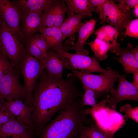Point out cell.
<instances>
[{
	"mask_svg": "<svg viewBox=\"0 0 138 138\" xmlns=\"http://www.w3.org/2000/svg\"><path fill=\"white\" fill-rule=\"evenodd\" d=\"M72 74L66 79L53 77L44 69L33 89L30 107L33 132L39 133L58 111L83 96Z\"/></svg>",
	"mask_w": 138,
	"mask_h": 138,
	"instance_id": "cell-1",
	"label": "cell"
},
{
	"mask_svg": "<svg viewBox=\"0 0 138 138\" xmlns=\"http://www.w3.org/2000/svg\"><path fill=\"white\" fill-rule=\"evenodd\" d=\"M81 99L60 111L57 116L45 125L39 133L40 138H75L78 137L80 124L87 121Z\"/></svg>",
	"mask_w": 138,
	"mask_h": 138,
	"instance_id": "cell-2",
	"label": "cell"
},
{
	"mask_svg": "<svg viewBox=\"0 0 138 138\" xmlns=\"http://www.w3.org/2000/svg\"><path fill=\"white\" fill-rule=\"evenodd\" d=\"M110 97L106 98L91 108L84 109V112L87 115L90 114L97 126L108 135L114 137L110 130H117L124 124V116L108 106L106 104Z\"/></svg>",
	"mask_w": 138,
	"mask_h": 138,
	"instance_id": "cell-3",
	"label": "cell"
},
{
	"mask_svg": "<svg viewBox=\"0 0 138 138\" xmlns=\"http://www.w3.org/2000/svg\"><path fill=\"white\" fill-rule=\"evenodd\" d=\"M0 51L19 73L20 62L26 54L24 46L1 17Z\"/></svg>",
	"mask_w": 138,
	"mask_h": 138,
	"instance_id": "cell-4",
	"label": "cell"
},
{
	"mask_svg": "<svg viewBox=\"0 0 138 138\" xmlns=\"http://www.w3.org/2000/svg\"><path fill=\"white\" fill-rule=\"evenodd\" d=\"M44 60L34 57L26 53L20 62L19 73L23 78L26 94L24 102L29 107L33 89L44 69Z\"/></svg>",
	"mask_w": 138,
	"mask_h": 138,
	"instance_id": "cell-5",
	"label": "cell"
},
{
	"mask_svg": "<svg viewBox=\"0 0 138 138\" xmlns=\"http://www.w3.org/2000/svg\"><path fill=\"white\" fill-rule=\"evenodd\" d=\"M81 82L83 88H87L98 92H110L120 75L118 72L95 75L72 68L69 69Z\"/></svg>",
	"mask_w": 138,
	"mask_h": 138,
	"instance_id": "cell-6",
	"label": "cell"
},
{
	"mask_svg": "<svg viewBox=\"0 0 138 138\" xmlns=\"http://www.w3.org/2000/svg\"><path fill=\"white\" fill-rule=\"evenodd\" d=\"M55 51L66 59L68 63V69L72 68L88 73L99 72L103 74H109L116 71L109 67L107 70L102 68L100 66L98 60L94 57L70 53L63 49Z\"/></svg>",
	"mask_w": 138,
	"mask_h": 138,
	"instance_id": "cell-7",
	"label": "cell"
},
{
	"mask_svg": "<svg viewBox=\"0 0 138 138\" xmlns=\"http://www.w3.org/2000/svg\"><path fill=\"white\" fill-rule=\"evenodd\" d=\"M19 74L14 69L5 74L0 79V97L5 101H25L26 91L19 79Z\"/></svg>",
	"mask_w": 138,
	"mask_h": 138,
	"instance_id": "cell-8",
	"label": "cell"
},
{
	"mask_svg": "<svg viewBox=\"0 0 138 138\" xmlns=\"http://www.w3.org/2000/svg\"><path fill=\"white\" fill-rule=\"evenodd\" d=\"M99 14L101 24L107 22L114 26L118 32L123 30L131 19V13L123 12L118 8L117 4L109 0H107L105 2Z\"/></svg>",
	"mask_w": 138,
	"mask_h": 138,
	"instance_id": "cell-9",
	"label": "cell"
},
{
	"mask_svg": "<svg viewBox=\"0 0 138 138\" xmlns=\"http://www.w3.org/2000/svg\"><path fill=\"white\" fill-rule=\"evenodd\" d=\"M118 79L117 87L111 90V95L107 105L113 110H115L117 105L122 101H138V89L127 79L126 76L120 75Z\"/></svg>",
	"mask_w": 138,
	"mask_h": 138,
	"instance_id": "cell-10",
	"label": "cell"
},
{
	"mask_svg": "<svg viewBox=\"0 0 138 138\" xmlns=\"http://www.w3.org/2000/svg\"><path fill=\"white\" fill-rule=\"evenodd\" d=\"M0 17L23 44L20 29L21 13L8 0H0Z\"/></svg>",
	"mask_w": 138,
	"mask_h": 138,
	"instance_id": "cell-11",
	"label": "cell"
},
{
	"mask_svg": "<svg viewBox=\"0 0 138 138\" xmlns=\"http://www.w3.org/2000/svg\"><path fill=\"white\" fill-rule=\"evenodd\" d=\"M67 11L64 0H53L42 13L43 27H60L65 19V14Z\"/></svg>",
	"mask_w": 138,
	"mask_h": 138,
	"instance_id": "cell-12",
	"label": "cell"
},
{
	"mask_svg": "<svg viewBox=\"0 0 138 138\" xmlns=\"http://www.w3.org/2000/svg\"><path fill=\"white\" fill-rule=\"evenodd\" d=\"M20 13V29L25 46L34 33L43 27L42 13L25 12Z\"/></svg>",
	"mask_w": 138,
	"mask_h": 138,
	"instance_id": "cell-13",
	"label": "cell"
},
{
	"mask_svg": "<svg viewBox=\"0 0 138 138\" xmlns=\"http://www.w3.org/2000/svg\"><path fill=\"white\" fill-rule=\"evenodd\" d=\"M33 132L31 128L15 119L0 128V138H33Z\"/></svg>",
	"mask_w": 138,
	"mask_h": 138,
	"instance_id": "cell-14",
	"label": "cell"
},
{
	"mask_svg": "<svg viewBox=\"0 0 138 138\" xmlns=\"http://www.w3.org/2000/svg\"><path fill=\"white\" fill-rule=\"evenodd\" d=\"M44 69L51 76H62L64 68H67L68 63L66 59L52 49H49L44 60Z\"/></svg>",
	"mask_w": 138,
	"mask_h": 138,
	"instance_id": "cell-15",
	"label": "cell"
},
{
	"mask_svg": "<svg viewBox=\"0 0 138 138\" xmlns=\"http://www.w3.org/2000/svg\"><path fill=\"white\" fill-rule=\"evenodd\" d=\"M5 103L16 120L30 127L33 130L31 119L32 110L29 106L23 100L18 99L5 101Z\"/></svg>",
	"mask_w": 138,
	"mask_h": 138,
	"instance_id": "cell-16",
	"label": "cell"
},
{
	"mask_svg": "<svg viewBox=\"0 0 138 138\" xmlns=\"http://www.w3.org/2000/svg\"><path fill=\"white\" fill-rule=\"evenodd\" d=\"M96 22L95 19H91L83 23L78 32V37L77 42L73 43L69 48L74 50L76 54L87 56L89 54V52L84 49V46L87 39L94 32Z\"/></svg>",
	"mask_w": 138,
	"mask_h": 138,
	"instance_id": "cell-17",
	"label": "cell"
},
{
	"mask_svg": "<svg viewBox=\"0 0 138 138\" xmlns=\"http://www.w3.org/2000/svg\"><path fill=\"white\" fill-rule=\"evenodd\" d=\"M110 51L120 56L119 57L113 58L122 65L126 73L133 74L138 72V61L130 53L129 48H123L119 46Z\"/></svg>",
	"mask_w": 138,
	"mask_h": 138,
	"instance_id": "cell-18",
	"label": "cell"
},
{
	"mask_svg": "<svg viewBox=\"0 0 138 138\" xmlns=\"http://www.w3.org/2000/svg\"><path fill=\"white\" fill-rule=\"evenodd\" d=\"M48 43L49 49L55 51L63 49L62 34L60 27H42L39 31Z\"/></svg>",
	"mask_w": 138,
	"mask_h": 138,
	"instance_id": "cell-19",
	"label": "cell"
},
{
	"mask_svg": "<svg viewBox=\"0 0 138 138\" xmlns=\"http://www.w3.org/2000/svg\"><path fill=\"white\" fill-rule=\"evenodd\" d=\"M53 0H15L12 3L20 12H32L42 13Z\"/></svg>",
	"mask_w": 138,
	"mask_h": 138,
	"instance_id": "cell-20",
	"label": "cell"
},
{
	"mask_svg": "<svg viewBox=\"0 0 138 138\" xmlns=\"http://www.w3.org/2000/svg\"><path fill=\"white\" fill-rule=\"evenodd\" d=\"M67 5L68 15L76 13L77 15L91 17L92 12L95 11V8L90 0H65Z\"/></svg>",
	"mask_w": 138,
	"mask_h": 138,
	"instance_id": "cell-21",
	"label": "cell"
},
{
	"mask_svg": "<svg viewBox=\"0 0 138 138\" xmlns=\"http://www.w3.org/2000/svg\"><path fill=\"white\" fill-rule=\"evenodd\" d=\"M68 15L60 27L62 34L63 41L67 37L73 35L78 32L83 24L82 20L85 17L74 14Z\"/></svg>",
	"mask_w": 138,
	"mask_h": 138,
	"instance_id": "cell-22",
	"label": "cell"
},
{
	"mask_svg": "<svg viewBox=\"0 0 138 138\" xmlns=\"http://www.w3.org/2000/svg\"><path fill=\"white\" fill-rule=\"evenodd\" d=\"M81 123L78 130V138H115L106 134L101 130L95 122L85 125Z\"/></svg>",
	"mask_w": 138,
	"mask_h": 138,
	"instance_id": "cell-23",
	"label": "cell"
},
{
	"mask_svg": "<svg viewBox=\"0 0 138 138\" xmlns=\"http://www.w3.org/2000/svg\"><path fill=\"white\" fill-rule=\"evenodd\" d=\"M87 44L90 47L94 53V56L98 60L102 61L106 59L109 51L119 47H115L112 44L101 40L97 37L93 41Z\"/></svg>",
	"mask_w": 138,
	"mask_h": 138,
	"instance_id": "cell-24",
	"label": "cell"
},
{
	"mask_svg": "<svg viewBox=\"0 0 138 138\" xmlns=\"http://www.w3.org/2000/svg\"><path fill=\"white\" fill-rule=\"evenodd\" d=\"M96 37L115 47L120 46L117 42L119 32L114 27L110 25H104L95 31Z\"/></svg>",
	"mask_w": 138,
	"mask_h": 138,
	"instance_id": "cell-25",
	"label": "cell"
},
{
	"mask_svg": "<svg viewBox=\"0 0 138 138\" xmlns=\"http://www.w3.org/2000/svg\"><path fill=\"white\" fill-rule=\"evenodd\" d=\"M85 92L81 98V102L84 107L89 105L93 107L95 105L97 102L95 99V92L93 90L87 88H83Z\"/></svg>",
	"mask_w": 138,
	"mask_h": 138,
	"instance_id": "cell-26",
	"label": "cell"
},
{
	"mask_svg": "<svg viewBox=\"0 0 138 138\" xmlns=\"http://www.w3.org/2000/svg\"><path fill=\"white\" fill-rule=\"evenodd\" d=\"M125 31L123 34L126 36L138 38V19L136 18L130 21L126 25Z\"/></svg>",
	"mask_w": 138,
	"mask_h": 138,
	"instance_id": "cell-27",
	"label": "cell"
},
{
	"mask_svg": "<svg viewBox=\"0 0 138 138\" xmlns=\"http://www.w3.org/2000/svg\"><path fill=\"white\" fill-rule=\"evenodd\" d=\"M14 69L7 57L0 51V79L6 73Z\"/></svg>",
	"mask_w": 138,
	"mask_h": 138,
	"instance_id": "cell-28",
	"label": "cell"
},
{
	"mask_svg": "<svg viewBox=\"0 0 138 138\" xmlns=\"http://www.w3.org/2000/svg\"><path fill=\"white\" fill-rule=\"evenodd\" d=\"M122 112H124L125 116L132 119L138 123V107L133 108L129 104H126L121 107L119 109Z\"/></svg>",
	"mask_w": 138,
	"mask_h": 138,
	"instance_id": "cell-29",
	"label": "cell"
},
{
	"mask_svg": "<svg viewBox=\"0 0 138 138\" xmlns=\"http://www.w3.org/2000/svg\"><path fill=\"white\" fill-rule=\"evenodd\" d=\"M5 102L0 107V128L10 121L16 119L7 108Z\"/></svg>",
	"mask_w": 138,
	"mask_h": 138,
	"instance_id": "cell-30",
	"label": "cell"
},
{
	"mask_svg": "<svg viewBox=\"0 0 138 138\" xmlns=\"http://www.w3.org/2000/svg\"><path fill=\"white\" fill-rule=\"evenodd\" d=\"M118 8L123 12L126 13H130L131 8H134L138 5V0H119Z\"/></svg>",
	"mask_w": 138,
	"mask_h": 138,
	"instance_id": "cell-31",
	"label": "cell"
},
{
	"mask_svg": "<svg viewBox=\"0 0 138 138\" xmlns=\"http://www.w3.org/2000/svg\"><path fill=\"white\" fill-rule=\"evenodd\" d=\"M107 0H90L93 6L96 8L95 11L99 14L103 9L104 5Z\"/></svg>",
	"mask_w": 138,
	"mask_h": 138,
	"instance_id": "cell-32",
	"label": "cell"
},
{
	"mask_svg": "<svg viewBox=\"0 0 138 138\" xmlns=\"http://www.w3.org/2000/svg\"><path fill=\"white\" fill-rule=\"evenodd\" d=\"M131 44H129L128 48L130 53L135 57L138 61V46L134 48H132L131 47Z\"/></svg>",
	"mask_w": 138,
	"mask_h": 138,
	"instance_id": "cell-33",
	"label": "cell"
},
{
	"mask_svg": "<svg viewBox=\"0 0 138 138\" xmlns=\"http://www.w3.org/2000/svg\"><path fill=\"white\" fill-rule=\"evenodd\" d=\"M133 74V80L132 83L134 87L138 89V72H135Z\"/></svg>",
	"mask_w": 138,
	"mask_h": 138,
	"instance_id": "cell-34",
	"label": "cell"
},
{
	"mask_svg": "<svg viewBox=\"0 0 138 138\" xmlns=\"http://www.w3.org/2000/svg\"><path fill=\"white\" fill-rule=\"evenodd\" d=\"M138 5L136 6L134 8V13L135 16L137 17H138Z\"/></svg>",
	"mask_w": 138,
	"mask_h": 138,
	"instance_id": "cell-35",
	"label": "cell"
},
{
	"mask_svg": "<svg viewBox=\"0 0 138 138\" xmlns=\"http://www.w3.org/2000/svg\"><path fill=\"white\" fill-rule=\"evenodd\" d=\"M5 101L4 99L0 97V107L4 102Z\"/></svg>",
	"mask_w": 138,
	"mask_h": 138,
	"instance_id": "cell-36",
	"label": "cell"
}]
</instances>
